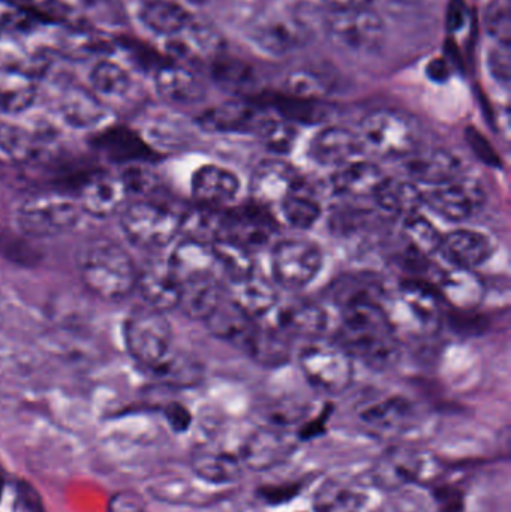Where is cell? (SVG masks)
Masks as SVG:
<instances>
[{
	"label": "cell",
	"instance_id": "obj_1",
	"mask_svg": "<svg viewBox=\"0 0 511 512\" xmlns=\"http://www.w3.org/2000/svg\"><path fill=\"white\" fill-rule=\"evenodd\" d=\"M384 289L374 280H341L333 292L341 309L339 346L366 366L386 370L401 357V343L384 312Z\"/></svg>",
	"mask_w": 511,
	"mask_h": 512
},
{
	"label": "cell",
	"instance_id": "obj_2",
	"mask_svg": "<svg viewBox=\"0 0 511 512\" xmlns=\"http://www.w3.org/2000/svg\"><path fill=\"white\" fill-rule=\"evenodd\" d=\"M123 337L131 357L155 378L179 387L200 381V364L177 352L170 322L159 310L149 306L132 310L126 318Z\"/></svg>",
	"mask_w": 511,
	"mask_h": 512
},
{
	"label": "cell",
	"instance_id": "obj_3",
	"mask_svg": "<svg viewBox=\"0 0 511 512\" xmlns=\"http://www.w3.org/2000/svg\"><path fill=\"white\" fill-rule=\"evenodd\" d=\"M78 271L86 288L102 300H123L137 285V268L131 256L107 239H95L83 246Z\"/></svg>",
	"mask_w": 511,
	"mask_h": 512
},
{
	"label": "cell",
	"instance_id": "obj_4",
	"mask_svg": "<svg viewBox=\"0 0 511 512\" xmlns=\"http://www.w3.org/2000/svg\"><path fill=\"white\" fill-rule=\"evenodd\" d=\"M441 298L435 286L419 279L404 280L383 307L396 336L432 337L441 328Z\"/></svg>",
	"mask_w": 511,
	"mask_h": 512
},
{
	"label": "cell",
	"instance_id": "obj_5",
	"mask_svg": "<svg viewBox=\"0 0 511 512\" xmlns=\"http://www.w3.org/2000/svg\"><path fill=\"white\" fill-rule=\"evenodd\" d=\"M363 146L384 158H407L419 150L420 126L404 111L381 108L360 123Z\"/></svg>",
	"mask_w": 511,
	"mask_h": 512
},
{
	"label": "cell",
	"instance_id": "obj_6",
	"mask_svg": "<svg viewBox=\"0 0 511 512\" xmlns=\"http://www.w3.org/2000/svg\"><path fill=\"white\" fill-rule=\"evenodd\" d=\"M323 27L336 48L354 56L377 53L386 39V24L371 6L330 11Z\"/></svg>",
	"mask_w": 511,
	"mask_h": 512
},
{
	"label": "cell",
	"instance_id": "obj_7",
	"mask_svg": "<svg viewBox=\"0 0 511 512\" xmlns=\"http://www.w3.org/2000/svg\"><path fill=\"white\" fill-rule=\"evenodd\" d=\"M120 219L126 239L147 251L165 248L182 230V215L156 201H132L123 207Z\"/></svg>",
	"mask_w": 511,
	"mask_h": 512
},
{
	"label": "cell",
	"instance_id": "obj_8",
	"mask_svg": "<svg viewBox=\"0 0 511 512\" xmlns=\"http://www.w3.org/2000/svg\"><path fill=\"white\" fill-rule=\"evenodd\" d=\"M81 206L65 192L51 191L32 195L17 210L21 233L35 239L60 236L78 224Z\"/></svg>",
	"mask_w": 511,
	"mask_h": 512
},
{
	"label": "cell",
	"instance_id": "obj_9",
	"mask_svg": "<svg viewBox=\"0 0 511 512\" xmlns=\"http://www.w3.org/2000/svg\"><path fill=\"white\" fill-rule=\"evenodd\" d=\"M309 384L327 394H341L354 379V358L338 343L312 342L299 355Z\"/></svg>",
	"mask_w": 511,
	"mask_h": 512
},
{
	"label": "cell",
	"instance_id": "obj_10",
	"mask_svg": "<svg viewBox=\"0 0 511 512\" xmlns=\"http://www.w3.org/2000/svg\"><path fill=\"white\" fill-rule=\"evenodd\" d=\"M311 24L303 9L285 6L260 15L252 27V38L270 54H285L309 41Z\"/></svg>",
	"mask_w": 511,
	"mask_h": 512
},
{
	"label": "cell",
	"instance_id": "obj_11",
	"mask_svg": "<svg viewBox=\"0 0 511 512\" xmlns=\"http://www.w3.org/2000/svg\"><path fill=\"white\" fill-rule=\"evenodd\" d=\"M323 259L320 246L311 240H281L272 252L273 277L291 291L305 288L320 273Z\"/></svg>",
	"mask_w": 511,
	"mask_h": 512
},
{
	"label": "cell",
	"instance_id": "obj_12",
	"mask_svg": "<svg viewBox=\"0 0 511 512\" xmlns=\"http://www.w3.org/2000/svg\"><path fill=\"white\" fill-rule=\"evenodd\" d=\"M482 185L473 179L450 180L425 192V204L440 218L449 222H464L473 218L485 206Z\"/></svg>",
	"mask_w": 511,
	"mask_h": 512
},
{
	"label": "cell",
	"instance_id": "obj_13",
	"mask_svg": "<svg viewBox=\"0 0 511 512\" xmlns=\"http://www.w3.org/2000/svg\"><path fill=\"white\" fill-rule=\"evenodd\" d=\"M272 114L254 102L230 101L215 105L198 117L203 131L212 134H254L260 137Z\"/></svg>",
	"mask_w": 511,
	"mask_h": 512
},
{
	"label": "cell",
	"instance_id": "obj_14",
	"mask_svg": "<svg viewBox=\"0 0 511 512\" xmlns=\"http://www.w3.org/2000/svg\"><path fill=\"white\" fill-rule=\"evenodd\" d=\"M273 315L272 328L279 334L290 339V337H306V339H317L324 333L329 324V316L323 306L311 300L287 301L275 307L270 316Z\"/></svg>",
	"mask_w": 511,
	"mask_h": 512
},
{
	"label": "cell",
	"instance_id": "obj_15",
	"mask_svg": "<svg viewBox=\"0 0 511 512\" xmlns=\"http://www.w3.org/2000/svg\"><path fill=\"white\" fill-rule=\"evenodd\" d=\"M428 457L413 448L393 447L378 459L374 481L386 490H398L419 483L428 475Z\"/></svg>",
	"mask_w": 511,
	"mask_h": 512
},
{
	"label": "cell",
	"instance_id": "obj_16",
	"mask_svg": "<svg viewBox=\"0 0 511 512\" xmlns=\"http://www.w3.org/2000/svg\"><path fill=\"white\" fill-rule=\"evenodd\" d=\"M267 209L269 207L261 206L254 201L249 206L227 210V227L222 239L233 240L249 251L263 248L272 240L276 231V222Z\"/></svg>",
	"mask_w": 511,
	"mask_h": 512
},
{
	"label": "cell",
	"instance_id": "obj_17",
	"mask_svg": "<svg viewBox=\"0 0 511 512\" xmlns=\"http://www.w3.org/2000/svg\"><path fill=\"white\" fill-rule=\"evenodd\" d=\"M302 188V180L293 165L279 159H266L255 168L251 192L255 203L269 207L281 204L288 195Z\"/></svg>",
	"mask_w": 511,
	"mask_h": 512
},
{
	"label": "cell",
	"instance_id": "obj_18",
	"mask_svg": "<svg viewBox=\"0 0 511 512\" xmlns=\"http://www.w3.org/2000/svg\"><path fill=\"white\" fill-rule=\"evenodd\" d=\"M363 149L365 146L359 132L344 126H327L312 138L308 155L321 167L339 168L356 161L357 156L362 155Z\"/></svg>",
	"mask_w": 511,
	"mask_h": 512
},
{
	"label": "cell",
	"instance_id": "obj_19",
	"mask_svg": "<svg viewBox=\"0 0 511 512\" xmlns=\"http://www.w3.org/2000/svg\"><path fill=\"white\" fill-rule=\"evenodd\" d=\"M128 188L123 182L122 174L113 176L107 173L89 174L83 185L80 186L81 210L95 216V218H108L122 212L128 204Z\"/></svg>",
	"mask_w": 511,
	"mask_h": 512
},
{
	"label": "cell",
	"instance_id": "obj_20",
	"mask_svg": "<svg viewBox=\"0 0 511 512\" xmlns=\"http://www.w3.org/2000/svg\"><path fill=\"white\" fill-rule=\"evenodd\" d=\"M171 273L180 286L195 280L218 277L219 267L215 251L209 243L195 239H185L173 249L168 258Z\"/></svg>",
	"mask_w": 511,
	"mask_h": 512
},
{
	"label": "cell",
	"instance_id": "obj_21",
	"mask_svg": "<svg viewBox=\"0 0 511 512\" xmlns=\"http://www.w3.org/2000/svg\"><path fill=\"white\" fill-rule=\"evenodd\" d=\"M146 306L159 312H167L179 306V283L171 273L168 259L153 258L137 271V285Z\"/></svg>",
	"mask_w": 511,
	"mask_h": 512
},
{
	"label": "cell",
	"instance_id": "obj_22",
	"mask_svg": "<svg viewBox=\"0 0 511 512\" xmlns=\"http://www.w3.org/2000/svg\"><path fill=\"white\" fill-rule=\"evenodd\" d=\"M296 442L282 430L260 429L249 436L242 451L245 465L252 471H269L290 459Z\"/></svg>",
	"mask_w": 511,
	"mask_h": 512
},
{
	"label": "cell",
	"instance_id": "obj_23",
	"mask_svg": "<svg viewBox=\"0 0 511 512\" xmlns=\"http://www.w3.org/2000/svg\"><path fill=\"white\" fill-rule=\"evenodd\" d=\"M192 195L198 206L225 209L236 200L240 179L231 170L218 165H204L192 176Z\"/></svg>",
	"mask_w": 511,
	"mask_h": 512
},
{
	"label": "cell",
	"instance_id": "obj_24",
	"mask_svg": "<svg viewBox=\"0 0 511 512\" xmlns=\"http://www.w3.org/2000/svg\"><path fill=\"white\" fill-rule=\"evenodd\" d=\"M206 324L213 336L231 343L246 354L260 330L258 321L246 315L233 300H225V298L218 309L207 318Z\"/></svg>",
	"mask_w": 511,
	"mask_h": 512
},
{
	"label": "cell",
	"instance_id": "obj_25",
	"mask_svg": "<svg viewBox=\"0 0 511 512\" xmlns=\"http://www.w3.org/2000/svg\"><path fill=\"white\" fill-rule=\"evenodd\" d=\"M155 84L159 96L170 104L194 105L206 98L203 80L177 63H164L156 69Z\"/></svg>",
	"mask_w": 511,
	"mask_h": 512
},
{
	"label": "cell",
	"instance_id": "obj_26",
	"mask_svg": "<svg viewBox=\"0 0 511 512\" xmlns=\"http://www.w3.org/2000/svg\"><path fill=\"white\" fill-rule=\"evenodd\" d=\"M440 252L452 267L474 270L494 254V243L486 234L464 228L443 236Z\"/></svg>",
	"mask_w": 511,
	"mask_h": 512
},
{
	"label": "cell",
	"instance_id": "obj_27",
	"mask_svg": "<svg viewBox=\"0 0 511 512\" xmlns=\"http://www.w3.org/2000/svg\"><path fill=\"white\" fill-rule=\"evenodd\" d=\"M405 171L411 182L422 185H443L450 180L458 179L461 174V161L453 153L444 149L428 150V152H414L407 156Z\"/></svg>",
	"mask_w": 511,
	"mask_h": 512
},
{
	"label": "cell",
	"instance_id": "obj_28",
	"mask_svg": "<svg viewBox=\"0 0 511 512\" xmlns=\"http://www.w3.org/2000/svg\"><path fill=\"white\" fill-rule=\"evenodd\" d=\"M93 146L110 161L135 165L155 159L152 147L131 129L123 126L105 129L93 138Z\"/></svg>",
	"mask_w": 511,
	"mask_h": 512
},
{
	"label": "cell",
	"instance_id": "obj_29",
	"mask_svg": "<svg viewBox=\"0 0 511 512\" xmlns=\"http://www.w3.org/2000/svg\"><path fill=\"white\" fill-rule=\"evenodd\" d=\"M441 300L459 310H473L485 298V285L474 270L452 267L438 276L435 286Z\"/></svg>",
	"mask_w": 511,
	"mask_h": 512
},
{
	"label": "cell",
	"instance_id": "obj_30",
	"mask_svg": "<svg viewBox=\"0 0 511 512\" xmlns=\"http://www.w3.org/2000/svg\"><path fill=\"white\" fill-rule=\"evenodd\" d=\"M141 23L156 35L176 38L194 24V15L179 0H146L138 11Z\"/></svg>",
	"mask_w": 511,
	"mask_h": 512
},
{
	"label": "cell",
	"instance_id": "obj_31",
	"mask_svg": "<svg viewBox=\"0 0 511 512\" xmlns=\"http://www.w3.org/2000/svg\"><path fill=\"white\" fill-rule=\"evenodd\" d=\"M384 179L386 174L374 162L353 161L336 168L330 177V186L342 197H374Z\"/></svg>",
	"mask_w": 511,
	"mask_h": 512
},
{
	"label": "cell",
	"instance_id": "obj_32",
	"mask_svg": "<svg viewBox=\"0 0 511 512\" xmlns=\"http://www.w3.org/2000/svg\"><path fill=\"white\" fill-rule=\"evenodd\" d=\"M374 200L383 212L404 219L419 213L420 207L425 204V192L411 180L386 176L375 191Z\"/></svg>",
	"mask_w": 511,
	"mask_h": 512
},
{
	"label": "cell",
	"instance_id": "obj_33",
	"mask_svg": "<svg viewBox=\"0 0 511 512\" xmlns=\"http://www.w3.org/2000/svg\"><path fill=\"white\" fill-rule=\"evenodd\" d=\"M224 300V289L218 277L195 280L180 286L179 306L188 318L207 321Z\"/></svg>",
	"mask_w": 511,
	"mask_h": 512
},
{
	"label": "cell",
	"instance_id": "obj_34",
	"mask_svg": "<svg viewBox=\"0 0 511 512\" xmlns=\"http://www.w3.org/2000/svg\"><path fill=\"white\" fill-rule=\"evenodd\" d=\"M233 286L234 303L255 321L267 318L278 306L279 295L275 286L257 273Z\"/></svg>",
	"mask_w": 511,
	"mask_h": 512
},
{
	"label": "cell",
	"instance_id": "obj_35",
	"mask_svg": "<svg viewBox=\"0 0 511 512\" xmlns=\"http://www.w3.org/2000/svg\"><path fill=\"white\" fill-rule=\"evenodd\" d=\"M60 114L63 120L74 128H92L107 116L104 105L89 90L83 87H69L60 99Z\"/></svg>",
	"mask_w": 511,
	"mask_h": 512
},
{
	"label": "cell",
	"instance_id": "obj_36",
	"mask_svg": "<svg viewBox=\"0 0 511 512\" xmlns=\"http://www.w3.org/2000/svg\"><path fill=\"white\" fill-rule=\"evenodd\" d=\"M366 499L359 487L335 478L321 484L312 499V508L314 512H362Z\"/></svg>",
	"mask_w": 511,
	"mask_h": 512
},
{
	"label": "cell",
	"instance_id": "obj_37",
	"mask_svg": "<svg viewBox=\"0 0 511 512\" xmlns=\"http://www.w3.org/2000/svg\"><path fill=\"white\" fill-rule=\"evenodd\" d=\"M414 417V408L407 399L399 396L386 397L368 403L360 411V418L368 426L381 432L402 430Z\"/></svg>",
	"mask_w": 511,
	"mask_h": 512
},
{
	"label": "cell",
	"instance_id": "obj_38",
	"mask_svg": "<svg viewBox=\"0 0 511 512\" xmlns=\"http://www.w3.org/2000/svg\"><path fill=\"white\" fill-rule=\"evenodd\" d=\"M0 150L15 162L38 159L44 152V135L15 123L0 122Z\"/></svg>",
	"mask_w": 511,
	"mask_h": 512
},
{
	"label": "cell",
	"instance_id": "obj_39",
	"mask_svg": "<svg viewBox=\"0 0 511 512\" xmlns=\"http://www.w3.org/2000/svg\"><path fill=\"white\" fill-rule=\"evenodd\" d=\"M212 248L218 261L219 273L227 277L231 285L254 276V256L248 248L228 239L212 243Z\"/></svg>",
	"mask_w": 511,
	"mask_h": 512
},
{
	"label": "cell",
	"instance_id": "obj_40",
	"mask_svg": "<svg viewBox=\"0 0 511 512\" xmlns=\"http://www.w3.org/2000/svg\"><path fill=\"white\" fill-rule=\"evenodd\" d=\"M192 471L212 484L234 483L242 477V466L236 457L216 451H200L192 457Z\"/></svg>",
	"mask_w": 511,
	"mask_h": 512
},
{
	"label": "cell",
	"instance_id": "obj_41",
	"mask_svg": "<svg viewBox=\"0 0 511 512\" xmlns=\"http://www.w3.org/2000/svg\"><path fill=\"white\" fill-rule=\"evenodd\" d=\"M402 237L410 251L420 258H429V256L438 254L441 243H443V236L438 228L420 213H414V215L404 218Z\"/></svg>",
	"mask_w": 511,
	"mask_h": 512
},
{
	"label": "cell",
	"instance_id": "obj_42",
	"mask_svg": "<svg viewBox=\"0 0 511 512\" xmlns=\"http://www.w3.org/2000/svg\"><path fill=\"white\" fill-rule=\"evenodd\" d=\"M36 98V87L32 77L9 68L0 84V108L6 113H20L27 110Z\"/></svg>",
	"mask_w": 511,
	"mask_h": 512
},
{
	"label": "cell",
	"instance_id": "obj_43",
	"mask_svg": "<svg viewBox=\"0 0 511 512\" xmlns=\"http://www.w3.org/2000/svg\"><path fill=\"white\" fill-rule=\"evenodd\" d=\"M90 84L99 95L108 98H122L131 90L129 72L113 60L102 59L90 72Z\"/></svg>",
	"mask_w": 511,
	"mask_h": 512
},
{
	"label": "cell",
	"instance_id": "obj_44",
	"mask_svg": "<svg viewBox=\"0 0 511 512\" xmlns=\"http://www.w3.org/2000/svg\"><path fill=\"white\" fill-rule=\"evenodd\" d=\"M279 207L285 222L296 230H309L321 218V204L317 198L303 194L302 188L288 195Z\"/></svg>",
	"mask_w": 511,
	"mask_h": 512
},
{
	"label": "cell",
	"instance_id": "obj_45",
	"mask_svg": "<svg viewBox=\"0 0 511 512\" xmlns=\"http://www.w3.org/2000/svg\"><path fill=\"white\" fill-rule=\"evenodd\" d=\"M278 111L281 119L294 123H318L326 117V110L320 102L314 99L299 98V96L287 95L276 98L270 102Z\"/></svg>",
	"mask_w": 511,
	"mask_h": 512
},
{
	"label": "cell",
	"instance_id": "obj_46",
	"mask_svg": "<svg viewBox=\"0 0 511 512\" xmlns=\"http://www.w3.org/2000/svg\"><path fill=\"white\" fill-rule=\"evenodd\" d=\"M297 135H299V132H297L294 123L272 117L266 128L261 132L260 138L270 152L287 155L296 144Z\"/></svg>",
	"mask_w": 511,
	"mask_h": 512
},
{
	"label": "cell",
	"instance_id": "obj_47",
	"mask_svg": "<svg viewBox=\"0 0 511 512\" xmlns=\"http://www.w3.org/2000/svg\"><path fill=\"white\" fill-rule=\"evenodd\" d=\"M84 11L105 24H123L126 18L125 6L120 0H81Z\"/></svg>",
	"mask_w": 511,
	"mask_h": 512
},
{
	"label": "cell",
	"instance_id": "obj_48",
	"mask_svg": "<svg viewBox=\"0 0 511 512\" xmlns=\"http://www.w3.org/2000/svg\"><path fill=\"white\" fill-rule=\"evenodd\" d=\"M213 77L222 86L237 90L248 84L249 72L243 65L219 60L213 65Z\"/></svg>",
	"mask_w": 511,
	"mask_h": 512
},
{
	"label": "cell",
	"instance_id": "obj_49",
	"mask_svg": "<svg viewBox=\"0 0 511 512\" xmlns=\"http://www.w3.org/2000/svg\"><path fill=\"white\" fill-rule=\"evenodd\" d=\"M465 135H467L468 146L471 147L474 155H476L483 164L492 168L503 167L500 155L495 152L494 146L486 140L485 135H483L482 132H479L474 128H468L467 134Z\"/></svg>",
	"mask_w": 511,
	"mask_h": 512
},
{
	"label": "cell",
	"instance_id": "obj_50",
	"mask_svg": "<svg viewBox=\"0 0 511 512\" xmlns=\"http://www.w3.org/2000/svg\"><path fill=\"white\" fill-rule=\"evenodd\" d=\"M489 69L500 83L507 84L510 80V44L497 42L489 53Z\"/></svg>",
	"mask_w": 511,
	"mask_h": 512
},
{
	"label": "cell",
	"instance_id": "obj_51",
	"mask_svg": "<svg viewBox=\"0 0 511 512\" xmlns=\"http://www.w3.org/2000/svg\"><path fill=\"white\" fill-rule=\"evenodd\" d=\"M107 512H146V507L137 493L119 492L108 501Z\"/></svg>",
	"mask_w": 511,
	"mask_h": 512
},
{
	"label": "cell",
	"instance_id": "obj_52",
	"mask_svg": "<svg viewBox=\"0 0 511 512\" xmlns=\"http://www.w3.org/2000/svg\"><path fill=\"white\" fill-rule=\"evenodd\" d=\"M164 415L171 429L176 433L186 432L191 427V412L180 403H170V405L165 406Z\"/></svg>",
	"mask_w": 511,
	"mask_h": 512
},
{
	"label": "cell",
	"instance_id": "obj_53",
	"mask_svg": "<svg viewBox=\"0 0 511 512\" xmlns=\"http://www.w3.org/2000/svg\"><path fill=\"white\" fill-rule=\"evenodd\" d=\"M18 501L21 502L26 512H47L35 487L26 481L18 483Z\"/></svg>",
	"mask_w": 511,
	"mask_h": 512
},
{
	"label": "cell",
	"instance_id": "obj_54",
	"mask_svg": "<svg viewBox=\"0 0 511 512\" xmlns=\"http://www.w3.org/2000/svg\"><path fill=\"white\" fill-rule=\"evenodd\" d=\"M329 11H344V9L363 8L369 6L371 0H323Z\"/></svg>",
	"mask_w": 511,
	"mask_h": 512
},
{
	"label": "cell",
	"instance_id": "obj_55",
	"mask_svg": "<svg viewBox=\"0 0 511 512\" xmlns=\"http://www.w3.org/2000/svg\"><path fill=\"white\" fill-rule=\"evenodd\" d=\"M14 2L20 3V5L26 6H44L48 5L51 0H14Z\"/></svg>",
	"mask_w": 511,
	"mask_h": 512
},
{
	"label": "cell",
	"instance_id": "obj_56",
	"mask_svg": "<svg viewBox=\"0 0 511 512\" xmlns=\"http://www.w3.org/2000/svg\"><path fill=\"white\" fill-rule=\"evenodd\" d=\"M393 2L401 3V5H417V3L425 2V0H393Z\"/></svg>",
	"mask_w": 511,
	"mask_h": 512
},
{
	"label": "cell",
	"instance_id": "obj_57",
	"mask_svg": "<svg viewBox=\"0 0 511 512\" xmlns=\"http://www.w3.org/2000/svg\"><path fill=\"white\" fill-rule=\"evenodd\" d=\"M3 486H5V480H3L2 474H0V499L3 495Z\"/></svg>",
	"mask_w": 511,
	"mask_h": 512
}]
</instances>
